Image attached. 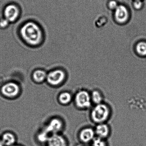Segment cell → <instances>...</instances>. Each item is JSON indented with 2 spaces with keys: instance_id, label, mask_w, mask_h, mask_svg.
<instances>
[{
  "instance_id": "cell-4",
  "label": "cell",
  "mask_w": 146,
  "mask_h": 146,
  "mask_svg": "<svg viewBox=\"0 0 146 146\" xmlns=\"http://www.w3.org/2000/svg\"><path fill=\"white\" fill-rule=\"evenodd\" d=\"M91 102L90 95L86 90L78 91L75 96V104L79 108H88L91 106Z\"/></svg>"
},
{
  "instance_id": "cell-10",
  "label": "cell",
  "mask_w": 146,
  "mask_h": 146,
  "mask_svg": "<svg viewBox=\"0 0 146 146\" xmlns=\"http://www.w3.org/2000/svg\"><path fill=\"white\" fill-rule=\"evenodd\" d=\"M47 142L48 146H67L64 137L57 134H53L50 137Z\"/></svg>"
},
{
  "instance_id": "cell-5",
  "label": "cell",
  "mask_w": 146,
  "mask_h": 146,
  "mask_svg": "<svg viewBox=\"0 0 146 146\" xmlns=\"http://www.w3.org/2000/svg\"><path fill=\"white\" fill-rule=\"evenodd\" d=\"M66 77L65 73L61 70H56L50 72L47 76V80L49 84L57 86L62 83Z\"/></svg>"
},
{
  "instance_id": "cell-21",
  "label": "cell",
  "mask_w": 146,
  "mask_h": 146,
  "mask_svg": "<svg viewBox=\"0 0 146 146\" xmlns=\"http://www.w3.org/2000/svg\"><path fill=\"white\" fill-rule=\"evenodd\" d=\"M9 24L10 23L4 18L0 19V28L5 29L9 25Z\"/></svg>"
},
{
  "instance_id": "cell-20",
  "label": "cell",
  "mask_w": 146,
  "mask_h": 146,
  "mask_svg": "<svg viewBox=\"0 0 146 146\" xmlns=\"http://www.w3.org/2000/svg\"><path fill=\"white\" fill-rule=\"evenodd\" d=\"M119 5H118L117 1L115 0H111L108 2V6L110 10L114 11L118 6Z\"/></svg>"
},
{
  "instance_id": "cell-6",
  "label": "cell",
  "mask_w": 146,
  "mask_h": 146,
  "mask_svg": "<svg viewBox=\"0 0 146 146\" xmlns=\"http://www.w3.org/2000/svg\"><path fill=\"white\" fill-rule=\"evenodd\" d=\"M114 17L117 23L124 24L129 20V13L125 6L119 5L114 11Z\"/></svg>"
},
{
  "instance_id": "cell-23",
  "label": "cell",
  "mask_w": 146,
  "mask_h": 146,
  "mask_svg": "<svg viewBox=\"0 0 146 146\" xmlns=\"http://www.w3.org/2000/svg\"><path fill=\"white\" fill-rule=\"evenodd\" d=\"M17 146V145H13V146Z\"/></svg>"
},
{
  "instance_id": "cell-14",
  "label": "cell",
  "mask_w": 146,
  "mask_h": 146,
  "mask_svg": "<svg viewBox=\"0 0 146 146\" xmlns=\"http://www.w3.org/2000/svg\"><path fill=\"white\" fill-rule=\"evenodd\" d=\"M58 99L59 101L61 104L66 105L71 102L72 96L69 92H64L60 94Z\"/></svg>"
},
{
  "instance_id": "cell-18",
  "label": "cell",
  "mask_w": 146,
  "mask_h": 146,
  "mask_svg": "<svg viewBox=\"0 0 146 146\" xmlns=\"http://www.w3.org/2000/svg\"><path fill=\"white\" fill-rule=\"evenodd\" d=\"M48 133L46 131H42L40 133L38 136V139L40 142L42 143L48 142L49 137L48 136Z\"/></svg>"
},
{
  "instance_id": "cell-16",
  "label": "cell",
  "mask_w": 146,
  "mask_h": 146,
  "mask_svg": "<svg viewBox=\"0 0 146 146\" xmlns=\"http://www.w3.org/2000/svg\"><path fill=\"white\" fill-rule=\"evenodd\" d=\"M91 101L96 105L102 103L103 100V96L101 93L98 90H94L91 95Z\"/></svg>"
},
{
  "instance_id": "cell-19",
  "label": "cell",
  "mask_w": 146,
  "mask_h": 146,
  "mask_svg": "<svg viewBox=\"0 0 146 146\" xmlns=\"http://www.w3.org/2000/svg\"><path fill=\"white\" fill-rule=\"evenodd\" d=\"M143 6V3L142 0H134L133 7L135 10H139Z\"/></svg>"
},
{
  "instance_id": "cell-12",
  "label": "cell",
  "mask_w": 146,
  "mask_h": 146,
  "mask_svg": "<svg viewBox=\"0 0 146 146\" xmlns=\"http://www.w3.org/2000/svg\"><path fill=\"white\" fill-rule=\"evenodd\" d=\"M1 141L5 146H12L16 142V138L12 133L7 132L2 136Z\"/></svg>"
},
{
  "instance_id": "cell-1",
  "label": "cell",
  "mask_w": 146,
  "mask_h": 146,
  "mask_svg": "<svg viewBox=\"0 0 146 146\" xmlns=\"http://www.w3.org/2000/svg\"><path fill=\"white\" fill-rule=\"evenodd\" d=\"M18 35L24 44L32 48L40 47L46 38L42 26L38 22L33 20L23 23L19 28Z\"/></svg>"
},
{
  "instance_id": "cell-3",
  "label": "cell",
  "mask_w": 146,
  "mask_h": 146,
  "mask_svg": "<svg viewBox=\"0 0 146 146\" xmlns=\"http://www.w3.org/2000/svg\"><path fill=\"white\" fill-rule=\"evenodd\" d=\"M110 114L109 107L102 103L96 105L92 109L91 117L92 120L97 124L104 123L108 120Z\"/></svg>"
},
{
  "instance_id": "cell-11",
  "label": "cell",
  "mask_w": 146,
  "mask_h": 146,
  "mask_svg": "<svg viewBox=\"0 0 146 146\" xmlns=\"http://www.w3.org/2000/svg\"><path fill=\"white\" fill-rule=\"evenodd\" d=\"M94 131L97 137L103 139H106L110 134V128L105 123L98 124Z\"/></svg>"
},
{
  "instance_id": "cell-8",
  "label": "cell",
  "mask_w": 146,
  "mask_h": 146,
  "mask_svg": "<svg viewBox=\"0 0 146 146\" xmlns=\"http://www.w3.org/2000/svg\"><path fill=\"white\" fill-rule=\"evenodd\" d=\"M95 135L94 130L91 128H85L80 131L79 138L82 142L88 143L94 139Z\"/></svg>"
},
{
  "instance_id": "cell-15",
  "label": "cell",
  "mask_w": 146,
  "mask_h": 146,
  "mask_svg": "<svg viewBox=\"0 0 146 146\" xmlns=\"http://www.w3.org/2000/svg\"><path fill=\"white\" fill-rule=\"evenodd\" d=\"M135 50L138 55L142 57L146 56V42L141 41L138 42L136 46Z\"/></svg>"
},
{
  "instance_id": "cell-22",
  "label": "cell",
  "mask_w": 146,
  "mask_h": 146,
  "mask_svg": "<svg viewBox=\"0 0 146 146\" xmlns=\"http://www.w3.org/2000/svg\"><path fill=\"white\" fill-rule=\"evenodd\" d=\"M0 146H5L1 140H0Z\"/></svg>"
},
{
  "instance_id": "cell-17",
  "label": "cell",
  "mask_w": 146,
  "mask_h": 146,
  "mask_svg": "<svg viewBox=\"0 0 146 146\" xmlns=\"http://www.w3.org/2000/svg\"><path fill=\"white\" fill-rule=\"evenodd\" d=\"M92 146H108L105 139L96 137L92 141Z\"/></svg>"
},
{
  "instance_id": "cell-7",
  "label": "cell",
  "mask_w": 146,
  "mask_h": 146,
  "mask_svg": "<svg viewBox=\"0 0 146 146\" xmlns=\"http://www.w3.org/2000/svg\"><path fill=\"white\" fill-rule=\"evenodd\" d=\"M1 90L2 94L5 96L12 97L18 94L20 89L17 84L9 82L5 84L1 88Z\"/></svg>"
},
{
  "instance_id": "cell-2",
  "label": "cell",
  "mask_w": 146,
  "mask_h": 146,
  "mask_svg": "<svg viewBox=\"0 0 146 146\" xmlns=\"http://www.w3.org/2000/svg\"><path fill=\"white\" fill-rule=\"evenodd\" d=\"M2 13L4 18L10 23H13L20 19L22 14V9L18 4L11 2L6 5Z\"/></svg>"
},
{
  "instance_id": "cell-13",
  "label": "cell",
  "mask_w": 146,
  "mask_h": 146,
  "mask_svg": "<svg viewBox=\"0 0 146 146\" xmlns=\"http://www.w3.org/2000/svg\"><path fill=\"white\" fill-rule=\"evenodd\" d=\"M47 75L46 72L42 70H36L33 73V78L35 82L40 83L43 82L46 78Z\"/></svg>"
},
{
  "instance_id": "cell-9",
  "label": "cell",
  "mask_w": 146,
  "mask_h": 146,
  "mask_svg": "<svg viewBox=\"0 0 146 146\" xmlns=\"http://www.w3.org/2000/svg\"><path fill=\"white\" fill-rule=\"evenodd\" d=\"M63 127L62 121L59 119L54 118L52 119L48 123L45 131L48 133L57 134L61 131Z\"/></svg>"
}]
</instances>
